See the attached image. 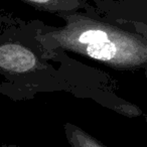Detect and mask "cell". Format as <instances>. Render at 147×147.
<instances>
[{
  "label": "cell",
  "mask_w": 147,
  "mask_h": 147,
  "mask_svg": "<svg viewBox=\"0 0 147 147\" xmlns=\"http://www.w3.org/2000/svg\"><path fill=\"white\" fill-rule=\"evenodd\" d=\"M39 38L49 47L78 53L120 71L147 67V39L84 15L71 16L67 25Z\"/></svg>",
  "instance_id": "6da1fadb"
},
{
  "label": "cell",
  "mask_w": 147,
  "mask_h": 147,
  "mask_svg": "<svg viewBox=\"0 0 147 147\" xmlns=\"http://www.w3.org/2000/svg\"><path fill=\"white\" fill-rule=\"evenodd\" d=\"M145 119H146V121H147V115H146V116H145Z\"/></svg>",
  "instance_id": "ba28073f"
},
{
  "label": "cell",
  "mask_w": 147,
  "mask_h": 147,
  "mask_svg": "<svg viewBox=\"0 0 147 147\" xmlns=\"http://www.w3.org/2000/svg\"><path fill=\"white\" fill-rule=\"evenodd\" d=\"M145 75H146V78H147V67L145 69Z\"/></svg>",
  "instance_id": "52a82bcc"
},
{
  "label": "cell",
  "mask_w": 147,
  "mask_h": 147,
  "mask_svg": "<svg viewBox=\"0 0 147 147\" xmlns=\"http://www.w3.org/2000/svg\"><path fill=\"white\" fill-rule=\"evenodd\" d=\"M40 61L30 49L18 41L0 42V71L23 75L39 69Z\"/></svg>",
  "instance_id": "7a4b0ae2"
},
{
  "label": "cell",
  "mask_w": 147,
  "mask_h": 147,
  "mask_svg": "<svg viewBox=\"0 0 147 147\" xmlns=\"http://www.w3.org/2000/svg\"><path fill=\"white\" fill-rule=\"evenodd\" d=\"M1 147H18V146H16V145H7V144H5V145H2Z\"/></svg>",
  "instance_id": "8992f818"
},
{
  "label": "cell",
  "mask_w": 147,
  "mask_h": 147,
  "mask_svg": "<svg viewBox=\"0 0 147 147\" xmlns=\"http://www.w3.org/2000/svg\"><path fill=\"white\" fill-rule=\"evenodd\" d=\"M26 2L30 3L35 7H41V8H55L59 6L57 0H24Z\"/></svg>",
  "instance_id": "277c9868"
},
{
  "label": "cell",
  "mask_w": 147,
  "mask_h": 147,
  "mask_svg": "<svg viewBox=\"0 0 147 147\" xmlns=\"http://www.w3.org/2000/svg\"><path fill=\"white\" fill-rule=\"evenodd\" d=\"M65 133L71 147H107L100 140L74 124L67 123L65 125Z\"/></svg>",
  "instance_id": "3957f363"
},
{
  "label": "cell",
  "mask_w": 147,
  "mask_h": 147,
  "mask_svg": "<svg viewBox=\"0 0 147 147\" xmlns=\"http://www.w3.org/2000/svg\"><path fill=\"white\" fill-rule=\"evenodd\" d=\"M130 25L135 30L134 32H136L137 34L141 35V36H143L145 39H147V23L132 21V22H130Z\"/></svg>",
  "instance_id": "5b68a950"
}]
</instances>
